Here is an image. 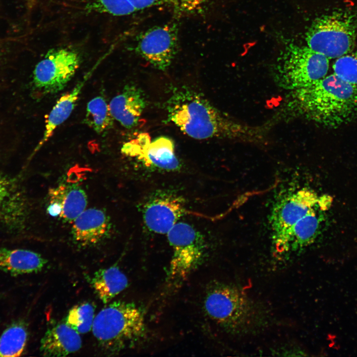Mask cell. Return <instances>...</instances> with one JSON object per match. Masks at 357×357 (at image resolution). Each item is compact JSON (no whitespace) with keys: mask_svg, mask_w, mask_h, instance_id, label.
Returning a JSON list of instances; mask_svg holds the SVG:
<instances>
[{"mask_svg":"<svg viewBox=\"0 0 357 357\" xmlns=\"http://www.w3.org/2000/svg\"><path fill=\"white\" fill-rule=\"evenodd\" d=\"M165 103L167 121L199 140L230 139L254 142L263 139L260 127L238 122L215 107L201 93L186 86H173Z\"/></svg>","mask_w":357,"mask_h":357,"instance_id":"cell-1","label":"cell"},{"mask_svg":"<svg viewBox=\"0 0 357 357\" xmlns=\"http://www.w3.org/2000/svg\"><path fill=\"white\" fill-rule=\"evenodd\" d=\"M286 111L326 127H337L357 113V90L334 73L291 91Z\"/></svg>","mask_w":357,"mask_h":357,"instance_id":"cell-2","label":"cell"},{"mask_svg":"<svg viewBox=\"0 0 357 357\" xmlns=\"http://www.w3.org/2000/svg\"><path fill=\"white\" fill-rule=\"evenodd\" d=\"M92 330L104 349L116 353L133 345L144 336V314L133 303L115 301L95 316Z\"/></svg>","mask_w":357,"mask_h":357,"instance_id":"cell-3","label":"cell"},{"mask_svg":"<svg viewBox=\"0 0 357 357\" xmlns=\"http://www.w3.org/2000/svg\"><path fill=\"white\" fill-rule=\"evenodd\" d=\"M207 315L230 331L249 329L260 319L254 302L238 287L219 284L207 294L204 302Z\"/></svg>","mask_w":357,"mask_h":357,"instance_id":"cell-4","label":"cell"},{"mask_svg":"<svg viewBox=\"0 0 357 357\" xmlns=\"http://www.w3.org/2000/svg\"><path fill=\"white\" fill-rule=\"evenodd\" d=\"M329 59L307 46L290 45L274 70L275 83L291 91L310 86L326 76Z\"/></svg>","mask_w":357,"mask_h":357,"instance_id":"cell-5","label":"cell"},{"mask_svg":"<svg viewBox=\"0 0 357 357\" xmlns=\"http://www.w3.org/2000/svg\"><path fill=\"white\" fill-rule=\"evenodd\" d=\"M357 24L349 13L334 12L316 19L306 34L307 46L328 59L349 53L356 39Z\"/></svg>","mask_w":357,"mask_h":357,"instance_id":"cell-6","label":"cell"},{"mask_svg":"<svg viewBox=\"0 0 357 357\" xmlns=\"http://www.w3.org/2000/svg\"><path fill=\"white\" fill-rule=\"evenodd\" d=\"M173 249L169 269L171 282L183 281L202 261L205 244L200 234L190 225L177 223L167 234Z\"/></svg>","mask_w":357,"mask_h":357,"instance_id":"cell-7","label":"cell"},{"mask_svg":"<svg viewBox=\"0 0 357 357\" xmlns=\"http://www.w3.org/2000/svg\"><path fill=\"white\" fill-rule=\"evenodd\" d=\"M80 63L79 54L68 48L51 50L36 65L34 87L43 94L56 93L64 88Z\"/></svg>","mask_w":357,"mask_h":357,"instance_id":"cell-8","label":"cell"},{"mask_svg":"<svg viewBox=\"0 0 357 357\" xmlns=\"http://www.w3.org/2000/svg\"><path fill=\"white\" fill-rule=\"evenodd\" d=\"M178 30L175 23L155 26L142 33L135 51L155 68L166 70L178 52Z\"/></svg>","mask_w":357,"mask_h":357,"instance_id":"cell-9","label":"cell"},{"mask_svg":"<svg viewBox=\"0 0 357 357\" xmlns=\"http://www.w3.org/2000/svg\"><path fill=\"white\" fill-rule=\"evenodd\" d=\"M175 148L174 141L169 137L161 136L151 140L149 134L141 133L125 143L121 152L146 167L174 171L180 168Z\"/></svg>","mask_w":357,"mask_h":357,"instance_id":"cell-10","label":"cell"},{"mask_svg":"<svg viewBox=\"0 0 357 357\" xmlns=\"http://www.w3.org/2000/svg\"><path fill=\"white\" fill-rule=\"evenodd\" d=\"M319 198L313 191L300 189L280 202L274 208L271 224L273 240L282 236L300 219L314 209Z\"/></svg>","mask_w":357,"mask_h":357,"instance_id":"cell-11","label":"cell"},{"mask_svg":"<svg viewBox=\"0 0 357 357\" xmlns=\"http://www.w3.org/2000/svg\"><path fill=\"white\" fill-rule=\"evenodd\" d=\"M184 201L170 193H159L150 199L144 206V223L151 231L167 234L185 212Z\"/></svg>","mask_w":357,"mask_h":357,"instance_id":"cell-12","label":"cell"},{"mask_svg":"<svg viewBox=\"0 0 357 357\" xmlns=\"http://www.w3.org/2000/svg\"><path fill=\"white\" fill-rule=\"evenodd\" d=\"M73 222L71 229L73 238L83 246L101 241L109 235L111 228L110 219L106 213L95 208L85 209Z\"/></svg>","mask_w":357,"mask_h":357,"instance_id":"cell-13","label":"cell"},{"mask_svg":"<svg viewBox=\"0 0 357 357\" xmlns=\"http://www.w3.org/2000/svg\"><path fill=\"white\" fill-rule=\"evenodd\" d=\"M146 106L143 91L134 85H127L111 101L109 108L117 121L126 128L136 126Z\"/></svg>","mask_w":357,"mask_h":357,"instance_id":"cell-14","label":"cell"},{"mask_svg":"<svg viewBox=\"0 0 357 357\" xmlns=\"http://www.w3.org/2000/svg\"><path fill=\"white\" fill-rule=\"evenodd\" d=\"M319 222L315 209L308 212L282 236L273 240L276 252L286 255L310 244L317 236Z\"/></svg>","mask_w":357,"mask_h":357,"instance_id":"cell-15","label":"cell"},{"mask_svg":"<svg viewBox=\"0 0 357 357\" xmlns=\"http://www.w3.org/2000/svg\"><path fill=\"white\" fill-rule=\"evenodd\" d=\"M82 340L78 333L65 322L48 328L40 343V352L44 356L64 357L78 351Z\"/></svg>","mask_w":357,"mask_h":357,"instance_id":"cell-16","label":"cell"},{"mask_svg":"<svg viewBox=\"0 0 357 357\" xmlns=\"http://www.w3.org/2000/svg\"><path fill=\"white\" fill-rule=\"evenodd\" d=\"M47 262L41 255L31 250L0 248V270L12 276L39 272Z\"/></svg>","mask_w":357,"mask_h":357,"instance_id":"cell-17","label":"cell"},{"mask_svg":"<svg viewBox=\"0 0 357 357\" xmlns=\"http://www.w3.org/2000/svg\"><path fill=\"white\" fill-rule=\"evenodd\" d=\"M96 65L87 73L73 88L64 94L57 101L49 113L46 121L43 137L37 148L41 147L53 135L55 130L70 116L74 110L79 95L86 82L91 76Z\"/></svg>","mask_w":357,"mask_h":357,"instance_id":"cell-18","label":"cell"},{"mask_svg":"<svg viewBox=\"0 0 357 357\" xmlns=\"http://www.w3.org/2000/svg\"><path fill=\"white\" fill-rule=\"evenodd\" d=\"M91 283L95 293L104 303L110 301L128 284L127 277L116 265L97 271Z\"/></svg>","mask_w":357,"mask_h":357,"instance_id":"cell-19","label":"cell"},{"mask_svg":"<svg viewBox=\"0 0 357 357\" xmlns=\"http://www.w3.org/2000/svg\"><path fill=\"white\" fill-rule=\"evenodd\" d=\"M51 201L60 203V217L71 222L86 209L87 197L85 191L78 186H60L52 190Z\"/></svg>","mask_w":357,"mask_h":357,"instance_id":"cell-20","label":"cell"},{"mask_svg":"<svg viewBox=\"0 0 357 357\" xmlns=\"http://www.w3.org/2000/svg\"><path fill=\"white\" fill-rule=\"evenodd\" d=\"M28 332L27 325L21 320L9 324L0 336V357H19L27 345Z\"/></svg>","mask_w":357,"mask_h":357,"instance_id":"cell-21","label":"cell"},{"mask_svg":"<svg viewBox=\"0 0 357 357\" xmlns=\"http://www.w3.org/2000/svg\"><path fill=\"white\" fill-rule=\"evenodd\" d=\"M84 122L98 134L113 127L114 118L104 97L97 96L88 103Z\"/></svg>","mask_w":357,"mask_h":357,"instance_id":"cell-22","label":"cell"},{"mask_svg":"<svg viewBox=\"0 0 357 357\" xmlns=\"http://www.w3.org/2000/svg\"><path fill=\"white\" fill-rule=\"evenodd\" d=\"M136 10L163 6L178 15H192L204 10L208 0H129Z\"/></svg>","mask_w":357,"mask_h":357,"instance_id":"cell-23","label":"cell"},{"mask_svg":"<svg viewBox=\"0 0 357 357\" xmlns=\"http://www.w3.org/2000/svg\"><path fill=\"white\" fill-rule=\"evenodd\" d=\"M95 317L94 306L85 302L72 307L68 312L65 322L78 333H86L92 329Z\"/></svg>","mask_w":357,"mask_h":357,"instance_id":"cell-24","label":"cell"},{"mask_svg":"<svg viewBox=\"0 0 357 357\" xmlns=\"http://www.w3.org/2000/svg\"><path fill=\"white\" fill-rule=\"evenodd\" d=\"M333 68L335 74L357 90V51L338 58Z\"/></svg>","mask_w":357,"mask_h":357,"instance_id":"cell-25","label":"cell"},{"mask_svg":"<svg viewBox=\"0 0 357 357\" xmlns=\"http://www.w3.org/2000/svg\"><path fill=\"white\" fill-rule=\"evenodd\" d=\"M88 8L117 16L130 15L136 11L129 0H91Z\"/></svg>","mask_w":357,"mask_h":357,"instance_id":"cell-26","label":"cell"},{"mask_svg":"<svg viewBox=\"0 0 357 357\" xmlns=\"http://www.w3.org/2000/svg\"><path fill=\"white\" fill-rule=\"evenodd\" d=\"M48 213L53 216H60L61 212V206L60 203L56 201H51L47 208Z\"/></svg>","mask_w":357,"mask_h":357,"instance_id":"cell-27","label":"cell"},{"mask_svg":"<svg viewBox=\"0 0 357 357\" xmlns=\"http://www.w3.org/2000/svg\"><path fill=\"white\" fill-rule=\"evenodd\" d=\"M7 194V190L4 182L0 179V205Z\"/></svg>","mask_w":357,"mask_h":357,"instance_id":"cell-28","label":"cell"}]
</instances>
